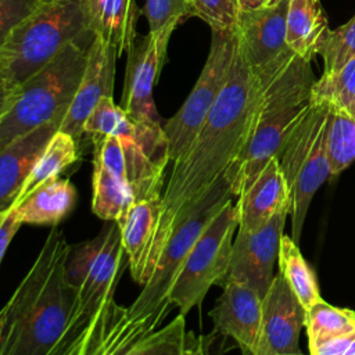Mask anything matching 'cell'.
<instances>
[{
	"label": "cell",
	"mask_w": 355,
	"mask_h": 355,
	"mask_svg": "<svg viewBox=\"0 0 355 355\" xmlns=\"http://www.w3.org/2000/svg\"><path fill=\"white\" fill-rule=\"evenodd\" d=\"M263 94L265 90L236 42L229 78L219 97L190 147L172 162L161 196V212L148 261L150 276L176 226L241 154L254 130Z\"/></svg>",
	"instance_id": "1"
},
{
	"label": "cell",
	"mask_w": 355,
	"mask_h": 355,
	"mask_svg": "<svg viewBox=\"0 0 355 355\" xmlns=\"http://www.w3.org/2000/svg\"><path fill=\"white\" fill-rule=\"evenodd\" d=\"M68 252L62 230L53 229L3 308L0 355H51L65 330L75 297L65 279Z\"/></svg>",
	"instance_id": "2"
},
{
	"label": "cell",
	"mask_w": 355,
	"mask_h": 355,
	"mask_svg": "<svg viewBox=\"0 0 355 355\" xmlns=\"http://www.w3.org/2000/svg\"><path fill=\"white\" fill-rule=\"evenodd\" d=\"M125 252L116 222L89 272L75 288L65 330L51 355L114 354L125 306L114 301Z\"/></svg>",
	"instance_id": "3"
},
{
	"label": "cell",
	"mask_w": 355,
	"mask_h": 355,
	"mask_svg": "<svg viewBox=\"0 0 355 355\" xmlns=\"http://www.w3.org/2000/svg\"><path fill=\"white\" fill-rule=\"evenodd\" d=\"M232 196L229 183L222 175L176 226L143 290L129 306H125L114 354L126 355L135 343L154 331L168 316L172 306L169 293L187 254Z\"/></svg>",
	"instance_id": "4"
},
{
	"label": "cell",
	"mask_w": 355,
	"mask_h": 355,
	"mask_svg": "<svg viewBox=\"0 0 355 355\" xmlns=\"http://www.w3.org/2000/svg\"><path fill=\"white\" fill-rule=\"evenodd\" d=\"M315 82L311 61L298 55L265 90L254 130L237 159L223 173L233 196H239L277 157L288 135L312 104Z\"/></svg>",
	"instance_id": "5"
},
{
	"label": "cell",
	"mask_w": 355,
	"mask_h": 355,
	"mask_svg": "<svg viewBox=\"0 0 355 355\" xmlns=\"http://www.w3.org/2000/svg\"><path fill=\"white\" fill-rule=\"evenodd\" d=\"M93 37L79 0H39L0 47V78L17 87L67 44L89 47Z\"/></svg>",
	"instance_id": "6"
},
{
	"label": "cell",
	"mask_w": 355,
	"mask_h": 355,
	"mask_svg": "<svg viewBox=\"0 0 355 355\" xmlns=\"http://www.w3.org/2000/svg\"><path fill=\"white\" fill-rule=\"evenodd\" d=\"M87 49L78 43L67 44L47 65L17 86L12 105L0 119V150L44 123L62 122L83 76Z\"/></svg>",
	"instance_id": "7"
},
{
	"label": "cell",
	"mask_w": 355,
	"mask_h": 355,
	"mask_svg": "<svg viewBox=\"0 0 355 355\" xmlns=\"http://www.w3.org/2000/svg\"><path fill=\"white\" fill-rule=\"evenodd\" d=\"M330 107L312 103L284 141L277 158L290 190L291 239L298 243L309 204L316 190L330 178L327 122Z\"/></svg>",
	"instance_id": "8"
},
{
	"label": "cell",
	"mask_w": 355,
	"mask_h": 355,
	"mask_svg": "<svg viewBox=\"0 0 355 355\" xmlns=\"http://www.w3.org/2000/svg\"><path fill=\"white\" fill-rule=\"evenodd\" d=\"M237 227L239 214L230 200L197 239L171 288L169 302L179 313L186 316L201 305L211 286H220L230 266Z\"/></svg>",
	"instance_id": "9"
},
{
	"label": "cell",
	"mask_w": 355,
	"mask_h": 355,
	"mask_svg": "<svg viewBox=\"0 0 355 355\" xmlns=\"http://www.w3.org/2000/svg\"><path fill=\"white\" fill-rule=\"evenodd\" d=\"M211 32L208 57L194 87L179 111L162 125L172 162L190 147L229 78L237 42L236 29Z\"/></svg>",
	"instance_id": "10"
},
{
	"label": "cell",
	"mask_w": 355,
	"mask_h": 355,
	"mask_svg": "<svg viewBox=\"0 0 355 355\" xmlns=\"http://www.w3.org/2000/svg\"><path fill=\"white\" fill-rule=\"evenodd\" d=\"M288 0L239 14V47L251 71L266 90L297 55L287 44L286 18Z\"/></svg>",
	"instance_id": "11"
},
{
	"label": "cell",
	"mask_w": 355,
	"mask_h": 355,
	"mask_svg": "<svg viewBox=\"0 0 355 355\" xmlns=\"http://www.w3.org/2000/svg\"><path fill=\"white\" fill-rule=\"evenodd\" d=\"M93 159L103 164L133 193L136 201L161 197L165 166L157 164L137 139L136 125L125 111L111 135L93 136Z\"/></svg>",
	"instance_id": "12"
},
{
	"label": "cell",
	"mask_w": 355,
	"mask_h": 355,
	"mask_svg": "<svg viewBox=\"0 0 355 355\" xmlns=\"http://www.w3.org/2000/svg\"><path fill=\"white\" fill-rule=\"evenodd\" d=\"M178 24L136 37L128 51L121 107L135 123L162 129L157 112L153 89L166 58L169 39Z\"/></svg>",
	"instance_id": "13"
},
{
	"label": "cell",
	"mask_w": 355,
	"mask_h": 355,
	"mask_svg": "<svg viewBox=\"0 0 355 355\" xmlns=\"http://www.w3.org/2000/svg\"><path fill=\"white\" fill-rule=\"evenodd\" d=\"M287 216L288 209H284L255 232L237 229L230 266L220 286L227 280L241 282L263 298L273 279V266L277 261Z\"/></svg>",
	"instance_id": "14"
},
{
	"label": "cell",
	"mask_w": 355,
	"mask_h": 355,
	"mask_svg": "<svg viewBox=\"0 0 355 355\" xmlns=\"http://www.w3.org/2000/svg\"><path fill=\"white\" fill-rule=\"evenodd\" d=\"M304 323L305 309L280 272L273 275L262 298L257 355H301L298 341Z\"/></svg>",
	"instance_id": "15"
},
{
	"label": "cell",
	"mask_w": 355,
	"mask_h": 355,
	"mask_svg": "<svg viewBox=\"0 0 355 355\" xmlns=\"http://www.w3.org/2000/svg\"><path fill=\"white\" fill-rule=\"evenodd\" d=\"M118 58L119 54L115 47L100 36L93 37L87 49V62L79 87L60 125V130L71 135L78 144L87 115L103 97L112 96Z\"/></svg>",
	"instance_id": "16"
},
{
	"label": "cell",
	"mask_w": 355,
	"mask_h": 355,
	"mask_svg": "<svg viewBox=\"0 0 355 355\" xmlns=\"http://www.w3.org/2000/svg\"><path fill=\"white\" fill-rule=\"evenodd\" d=\"M220 287L222 294L209 312L215 333L233 338L243 354L257 355L262 297L245 283L236 280H227Z\"/></svg>",
	"instance_id": "17"
},
{
	"label": "cell",
	"mask_w": 355,
	"mask_h": 355,
	"mask_svg": "<svg viewBox=\"0 0 355 355\" xmlns=\"http://www.w3.org/2000/svg\"><path fill=\"white\" fill-rule=\"evenodd\" d=\"M239 230L255 232L276 214L290 211V190L277 157H272L255 179L237 196Z\"/></svg>",
	"instance_id": "18"
},
{
	"label": "cell",
	"mask_w": 355,
	"mask_h": 355,
	"mask_svg": "<svg viewBox=\"0 0 355 355\" xmlns=\"http://www.w3.org/2000/svg\"><path fill=\"white\" fill-rule=\"evenodd\" d=\"M161 212V197L132 204L115 222L128 255L133 280L141 286L148 280V261Z\"/></svg>",
	"instance_id": "19"
},
{
	"label": "cell",
	"mask_w": 355,
	"mask_h": 355,
	"mask_svg": "<svg viewBox=\"0 0 355 355\" xmlns=\"http://www.w3.org/2000/svg\"><path fill=\"white\" fill-rule=\"evenodd\" d=\"M60 125V122L44 123L0 150V211L15 202L35 161Z\"/></svg>",
	"instance_id": "20"
},
{
	"label": "cell",
	"mask_w": 355,
	"mask_h": 355,
	"mask_svg": "<svg viewBox=\"0 0 355 355\" xmlns=\"http://www.w3.org/2000/svg\"><path fill=\"white\" fill-rule=\"evenodd\" d=\"M86 24L94 36H100L116 49L119 57L133 46L136 25L141 10L136 0H79Z\"/></svg>",
	"instance_id": "21"
},
{
	"label": "cell",
	"mask_w": 355,
	"mask_h": 355,
	"mask_svg": "<svg viewBox=\"0 0 355 355\" xmlns=\"http://www.w3.org/2000/svg\"><path fill=\"white\" fill-rule=\"evenodd\" d=\"M329 32L320 0H288L286 39L294 54L312 61L319 55Z\"/></svg>",
	"instance_id": "22"
},
{
	"label": "cell",
	"mask_w": 355,
	"mask_h": 355,
	"mask_svg": "<svg viewBox=\"0 0 355 355\" xmlns=\"http://www.w3.org/2000/svg\"><path fill=\"white\" fill-rule=\"evenodd\" d=\"M75 201L76 190L73 184L57 175L43 182L14 205L22 223L57 225L72 211Z\"/></svg>",
	"instance_id": "23"
},
{
	"label": "cell",
	"mask_w": 355,
	"mask_h": 355,
	"mask_svg": "<svg viewBox=\"0 0 355 355\" xmlns=\"http://www.w3.org/2000/svg\"><path fill=\"white\" fill-rule=\"evenodd\" d=\"M79 158L78 141L68 133L57 130L35 161L29 175L26 176L15 204L22 201L29 193L40 186L47 179L60 175L65 168L72 165Z\"/></svg>",
	"instance_id": "24"
},
{
	"label": "cell",
	"mask_w": 355,
	"mask_h": 355,
	"mask_svg": "<svg viewBox=\"0 0 355 355\" xmlns=\"http://www.w3.org/2000/svg\"><path fill=\"white\" fill-rule=\"evenodd\" d=\"M277 262L280 275L305 311L322 300L312 268L302 257L297 243L284 233L280 239Z\"/></svg>",
	"instance_id": "25"
},
{
	"label": "cell",
	"mask_w": 355,
	"mask_h": 355,
	"mask_svg": "<svg viewBox=\"0 0 355 355\" xmlns=\"http://www.w3.org/2000/svg\"><path fill=\"white\" fill-rule=\"evenodd\" d=\"M135 202L130 189L103 164L93 159V212L104 220L115 222Z\"/></svg>",
	"instance_id": "26"
},
{
	"label": "cell",
	"mask_w": 355,
	"mask_h": 355,
	"mask_svg": "<svg viewBox=\"0 0 355 355\" xmlns=\"http://www.w3.org/2000/svg\"><path fill=\"white\" fill-rule=\"evenodd\" d=\"M201 338L184 331V315L179 313L169 324L154 330L135 343L126 355L202 354Z\"/></svg>",
	"instance_id": "27"
},
{
	"label": "cell",
	"mask_w": 355,
	"mask_h": 355,
	"mask_svg": "<svg viewBox=\"0 0 355 355\" xmlns=\"http://www.w3.org/2000/svg\"><path fill=\"white\" fill-rule=\"evenodd\" d=\"M312 103L355 116V57L333 73H322L312 86Z\"/></svg>",
	"instance_id": "28"
},
{
	"label": "cell",
	"mask_w": 355,
	"mask_h": 355,
	"mask_svg": "<svg viewBox=\"0 0 355 355\" xmlns=\"http://www.w3.org/2000/svg\"><path fill=\"white\" fill-rule=\"evenodd\" d=\"M308 345L355 331V311L327 304L323 298L305 311Z\"/></svg>",
	"instance_id": "29"
},
{
	"label": "cell",
	"mask_w": 355,
	"mask_h": 355,
	"mask_svg": "<svg viewBox=\"0 0 355 355\" xmlns=\"http://www.w3.org/2000/svg\"><path fill=\"white\" fill-rule=\"evenodd\" d=\"M326 144L330 176H337L355 159V116L330 108Z\"/></svg>",
	"instance_id": "30"
},
{
	"label": "cell",
	"mask_w": 355,
	"mask_h": 355,
	"mask_svg": "<svg viewBox=\"0 0 355 355\" xmlns=\"http://www.w3.org/2000/svg\"><path fill=\"white\" fill-rule=\"evenodd\" d=\"M319 55L323 58L322 73H333L355 57V15L344 25L329 32Z\"/></svg>",
	"instance_id": "31"
},
{
	"label": "cell",
	"mask_w": 355,
	"mask_h": 355,
	"mask_svg": "<svg viewBox=\"0 0 355 355\" xmlns=\"http://www.w3.org/2000/svg\"><path fill=\"white\" fill-rule=\"evenodd\" d=\"M190 17H197L209 25L211 31L236 29L239 8L236 0H187Z\"/></svg>",
	"instance_id": "32"
},
{
	"label": "cell",
	"mask_w": 355,
	"mask_h": 355,
	"mask_svg": "<svg viewBox=\"0 0 355 355\" xmlns=\"http://www.w3.org/2000/svg\"><path fill=\"white\" fill-rule=\"evenodd\" d=\"M148 32H157L169 24H180L190 17L187 0H146L143 8Z\"/></svg>",
	"instance_id": "33"
},
{
	"label": "cell",
	"mask_w": 355,
	"mask_h": 355,
	"mask_svg": "<svg viewBox=\"0 0 355 355\" xmlns=\"http://www.w3.org/2000/svg\"><path fill=\"white\" fill-rule=\"evenodd\" d=\"M122 112V107L114 103L112 96L103 97L87 115L83 125V133L92 137L111 135Z\"/></svg>",
	"instance_id": "34"
},
{
	"label": "cell",
	"mask_w": 355,
	"mask_h": 355,
	"mask_svg": "<svg viewBox=\"0 0 355 355\" xmlns=\"http://www.w3.org/2000/svg\"><path fill=\"white\" fill-rule=\"evenodd\" d=\"M39 0H0V47L10 32L36 7Z\"/></svg>",
	"instance_id": "35"
},
{
	"label": "cell",
	"mask_w": 355,
	"mask_h": 355,
	"mask_svg": "<svg viewBox=\"0 0 355 355\" xmlns=\"http://www.w3.org/2000/svg\"><path fill=\"white\" fill-rule=\"evenodd\" d=\"M312 355H355V331L308 345Z\"/></svg>",
	"instance_id": "36"
},
{
	"label": "cell",
	"mask_w": 355,
	"mask_h": 355,
	"mask_svg": "<svg viewBox=\"0 0 355 355\" xmlns=\"http://www.w3.org/2000/svg\"><path fill=\"white\" fill-rule=\"evenodd\" d=\"M22 225V222L19 220L17 211H15V205H10L8 208L0 211V262L1 258L8 247V244L11 243L12 237L15 236V233L18 232L19 226Z\"/></svg>",
	"instance_id": "37"
},
{
	"label": "cell",
	"mask_w": 355,
	"mask_h": 355,
	"mask_svg": "<svg viewBox=\"0 0 355 355\" xmlns=\"http://www.w3.org/2000/svg\"><path fill=\"white\" fill-rule=\"evenodd\" d=\"M15 89L17 87L8 85L4 79L0 78V119L12 105L15 98Z\"/></svg>",
	"instance_id": "38"
},
{
	"label": "cell",
	"mask_w": 355,
	"mask_h": 355,
	"mask_svg": "<svg viewBox=\"0 0 355 355\" xmlns=\"http://www.w3.org/2000/svg\"><path fill=\"white\" fill-rule=\"evenodd\" d=\"M277 1L279 0H236V4L239 8V12H245V11H254V10L272 6Z\"/></svg>",
	"instance_id": "39"
},
{
	"label": "cell",
	"mask_w": 355,
	"mask_h": 355,
	"mask_svg": "<svg viewBox=\"0 0 355 355\" xmlns=\"http://www.w3.org/2000/svg\"><path fill=\"white\" fill-rule=\"evenodd\" d=\"M3 331H4V312L3 309L0 311V344L3 340Z\"/></svg>",
	"instance_id": "40"
}]
</instances>
